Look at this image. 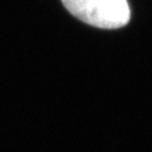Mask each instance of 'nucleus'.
I'll use <instances>...</instances> for the list:
<instances>
[{"label":"nucleus","mask_w":152,"mask_h":152,"mask_svg":"<svg viewBox=\"0 0 152 152\" xmlns=\"http://www.w3.org/2000/svg\"><path fill=\"white\" fill-rule=\"evenodd\" d=\"M65 8L82 22L99 28H118L130 20L127 0H62Z\"/></svg>","instance_id":"obj_1"}]
</instances>
